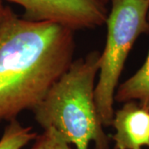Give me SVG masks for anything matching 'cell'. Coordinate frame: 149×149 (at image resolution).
Masks as SVG:
<instances>
[{
    "label": "cell",
    "mask_w": 149,
    "mask_h": 149,
    "mask_svg": "<svg viewBox=\"0 0 149 149\" xmlns=\"http://www.w3.org/2000/svg\"><path fill=\"white\" fill-rule=\"evenodd\" d=\"M110 1L106 43L95 89L96 109L104 127L113 121L114 95L128 54L139 36L149 32V0Z\"/></svg>",
    "instance_id": "obj_3"
},
{
    "label": "cell",
    "mask_w": 149,
    "mask_h": 149,
    "mask_svg": "<svg viewBox=\"0 0 149 149\" xmlns=\"http://www.w3.org/2000/svg\"><path fill=\"white\" fill-rule=\"evenodd\" d=\"M100 1H101V2H102V3H104V4H106L107 3H108L109 1H110V0H100Z\"/></svg>",
    "instance_id": "obj_10"
},
{
    "label": "cell",
    "mask_w": 149,
    "mask_h": 149,
    "mask_svg": "<svg viewBox=\"0 0 149 149\" xmlns=\"http://www.w3.org/2000/svg\"><path fill=\"white\" fill-rule=\"evenodd\" d=\"M5 1L21 6L25 19L56 22L73 31L100 27L105 23L108 16L105 4L100 0Z\"/></svg>",
    "instance_id": "obj_4"
},
{
    "label": "cell",
    "mask_w": 149,
    "mask_h": 149,
    "mask_svg": "<svg viewBox=\"0 0 149 149\" xmlns=\"http://www.w3.org/2000/svg\"><path fill=\"white\" fill-rule=\"evenodd\" d=\"M35 140L31 149H73L54 128L44 130Z\"/></svg>",
    "instance_id": "obj_8"
},
{
    "label": "cell",
    "mask_w": 149,
    "mask_h": 149,
    "mask_svg": "<svg viewBox=\"0 0 149 149\" xmlns=\"http://www.w3.org/2000/svg\"><path fill=\"white\" fill-rule=\"evenodd\" d=\"M74 32L10 9L0 28V121L32 110L73 61Z\"/></svg>",
    "instance_id": "obj_1"
},
{
    "label": "cell",
    "mask_w": 149,
    "mask_h": 149,
    "mask_svg": "<svg viewBox=\"0 0 149 149\" xmlns=\"http://www.w3.org/2000/svg\"><path fill=\"white\" fill-rule=\"evenodd\" d=\"M9 7H5L3 3V1L0 0V28L2 27L3 22L6 19V17L8 16L9 11H10Z\"/></svg>",
    "instance_id": "obj_9"
},
{
    "label": "cell",
    "mask_w": 149,
    "mask_h": 149,
    "mask_svg": "<svg viewBox=\"0 0 149 149\" xmlns=\"http://www.w3.org/2000/svg\"><path fill=\"white\" fill-rule=\"evenodd\" d=\"M111 125L115 130L112 136L115 149L149 148V111L139 103L126 102L114 111Z\"/></svg>",
    "instance_id": "obj_5"
},
{
    "label": "cell",
    "mask_w": 149,
    "mask_h": 149,
    "mask_svg": "<svg viewBox=\"0 0 149 149\" xmlns=\"http://www.w3.org/2000/svg\"><path fill=\"white\" fill-rule=\"evenodd\" d=\"M114 101H138L140 106L149 111V52L143 66L118 87Z\"/></svg>",
    "instance_id": "obj_6"
},
{
    "label": "cell",
    "mask_w": 149,
    "mask_h": 149,
    "mask_svg": "<svg viewBox=\"0 0 149 149\" xmlns=\"http://www.w3.org/2000/svg\"><path fill=\"white\" fill-rule=\"evenodd\" d=\"M98 51L72 61L32 112L44 129L54 128L76 149L109 148V139L100 119L95 100L96 75L100 66Z\"/></svg>",
    "instance_id": "obj_2"
},
{
    "label": "cell",
    "mask_w": 149,
    "mask_h": 149,
    "mask_svg": "<svg viewBox=\"0 0 149 149\" xmlns=\"http://www.w3.org/2000/svg\"><path fill=\"white\" fill-rule=\"evenodd\" d=\"M9 122L0 139V149H22L37 137L32 127L22 126L16 118Z\"/></svg>",
    "instance_id": "obj_7"
}]
</instances>
